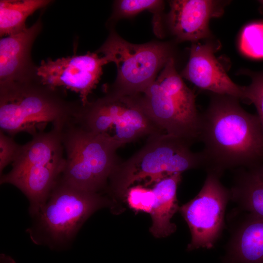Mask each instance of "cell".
<instances>
[{
	"label": "cell",
	"instance_id": "22",
	"mask_svg": "<svg viewBox=\"0 0 263 263\" xmlns=\"http://www.w3.org/2000/svg\"><path fill=\"white\" fill-rule=\"evenodd\" d=\"M125 197L131 209L150 213L155 199L152 189L141 185L133 186L128 189Z\"/></svg>",
	"mask_w": 263,
	"mask_h": 263
},
{
	"label": "cell",
	"instance_id": "16",
	"mask_svg": "<svg viewBox=\"0 0 263 263\" xmlns=\"http://www.w3.org/2000/svg\"><path fill=\"white\" fill-rule=\"evenodd\" d=\"M62 129L53 126L49 132L41 131L33 135L30 141L21 146L17 157L12 163L11 171L1 176L0 184H6L32 166L47 163L63 154Z\"/></svg>",
	"mask_w": 263,
	"mask_h": 263
},
{
	"label": "cell",
	"instance_id": "19",
	"mask_svg": "<svg viewBox=\"0 0 263 263\" xmlns=\"http://www.w3.org/2000/svg\"><path fill=\"white\" fill-rule=\"evenodd\" d=\"M53 2L51 0H0V38L26 29V21L28 17Z\"/></svg>",
	"mask_w": 263,
	"mask_h": 263
},
{
	"label": "cell",
	"instance_id": "6",
	"mask_svg": "<svg viewBox=\"0 0 263 263\" xmlns=\"http://www.w3.org/2000/svg\"><path fill=\"white\" fill-rule=\"evenodd\" d=\"M61 139L66 163L60 179L77 188L98 192L120 162L116 154L119 147L73 121L64 126Z\"/></svg>",
	"mask_w": 263,
	"mask_h": 263
},
{
	"label": "cell",
	"instance_id": "13",
	"mask_svg": "<svg viewBox=\"0 0 263 263\" xmlns=\"http://www.w3.org/2000/svg\"><path fill=\"white\" fill-rule=\"evenodd\" d=\"M222 2L211 0L170 1L168 21L172 33L180 41L198 40L209 37V22L223 12Z\"/></svg>",
	"mask_w": 263,
	"mask_h": 263
},
{
	"label": "cell",
	"instance_id": "9",
	"mask_svg": "<svg viewBox=\"0 0 263 263\" xmlns=\"http://www.w3.org/2000/svg\"><path fill=\"white\" fill-rule=\"evenodd\" d=\"M217 174L209 171L197 195L179 207L187 222L191 239L187 250L213 247L225 225L227 205L231 200L230 189L225 187Z\"/></svg>",
	"mask_w": 263,
	"mask_h": 263
},
{
	"label": "cell",
	"instance_id": "21",
	"mask_svg": "<svg viewBox=\"0 0 263 263\" xmlns=\"http://www.w3.org/2000/svg\"><path fill=\"white\" fill-rule=\"evenodd\" d=\"M240 48L246 56L254 59L263 58V21H257L246 25L243 29Z\"/></svg>",
	"mask_w": 263,
	"mask_h": 263
},
{
	"label": "cell",
	"instance_id": "4",
	"mask_svg": "<svg viewBox=\"0 0 263 263\" xmlns=\"http://www.w3.org/2000/svg\"><path fill=\"white\" fill-rule=\"evenodd\" d=\"M110 205L111 201L98 192L77 188L59 178L26 231L36 244L64 250L93 213Z\"/></svg>",
	"mask_w": 263,
	"mask_h": 263
},
{
	"label": "cell",
	"instance_id": "11",
	"mask_svg": "<svg viewBox=\"0 0 263 263\" xmlns=\"http://www.w3.org/2000/svg\"><path fill=\"white\" fill-rule=\"evenodd\" d=\"M41 12L30 27L0 39V86L24 82L38 76V66L31 56L33 44L41 33Z\"/></svg>",
	"mask_w": 263,
	"mask_h": 263
},
{
	"label": "cell",
	"instance_id": "12",
	"mask_svg": "<svg viewBox=\"0 0 263 263\" xmlns=\"http://www.w3.org/2000/svg\"><path fill=\"white\" fill-rule=\"evenodd\" d=\"M214 52L215 48L211 44L193 43L181 76L202 90L244 100V86L232 81L216 58Z\"/></svg>",
	"mask_w": 263,
	"mask_h": 263
},
{
	"label": "cell",
	"instance_id": "5",
	"mask_svg": "<svg viewBox=\"0 0 263 263\" xmlns=\"http://www.w3.org/2000/svg\"><path fill=\"white\" fill-rule=\"evenodd\" d=\"M132 96L165 133L192 144L199 140L201 114L195 96L178 74L173 57L144 93Z\"/></svg>",
	"mask_w": 263,
	"mask_h": 263
},
{
	"label": "cell",
	"instance_id": "17",
	"mask_svg": "<svg viewBox=\"0 0 263 263\" xmlns=\"http://www.w3.org/2000/svg\"><path fill=\"white\" fill-rule=\"evenodd\" d=\"M181 174L176 173L162 179L152 189L155 199L150 213L152 221L150 231L156 238L166 237L176 230V225L171 219L179 208L176 192Z\"/></svg>",
	"mask_w": 263,
	"mask_h": 263
},
{
	"label": "cell",
	"instance_id": "10",
	"mask_svg": "<svg viewBox=\"0 0 263 263\" xmlns=\"http://www.w3.org/2000/svg\"><path fill=\"white\" fill-rule=\"evenodd\" d=\"M108 63L105 56L88 52L83 55L42 60L37 74L44 85L78 93L84 106L89 102V95L100 80L103 66Z\"/></svg>",
	"mask_w": 263,
	"mask_h": 263
},
{
	"label": "cell",
	"instance_id": "24",
	"mask_svg": "<svg viewBox=\"0 0 263 263\" xmlns=\"http://www.w3.org/2000/svg\"><path fill=\"white\" fill-rule=\"evenodd\" d=\"M21 146L9 135L0 131V172L10 163H13L19 151Z\"/></svg>",
	"mask_w": 263,
	"mask_h": 263
},
{
	"label": "cell",
	"instance_id": "8",
	"mask_svg": "<svg viewBox=\"0 0 263 263\" xmlns=\"http://www.w3.org/2000/svg\"><path fill=\"white\" fill-rule=\"evenodd\" d=\"M101 53L117 70L113 88L108 93L122 96L142 94L155 80L158 71L170 58V50L164 43H130L112 32L96 52Z\"/></svg>",
	"mask_w": 263,
	"mask_h": 263
},
{
	"label": "cell",
	"instance_id": "2",
	"mask_svg": "<svg viewBox=\"0 0 263 263\" xmlns=\"http://www.w3.org/2000/svg\"><path fill=\"white\" fill-rule=\"evenodd\" d=\"M65 90L43 84L38 76L0 86V129L10 136L32 135L48 123L63 128L76 116L81 101L68 100Z\"/></svg>",
	"mask_w": 263,
	"mask_h": 263
},
{
	"label": "cell",
	"instance_id": "25",
	"mask_svg": "<svg viewBox=\"0 0 263 263\" xmlns=\"http://www.w3.org/2000/svg\"><path fill=\"white\" fill-rule=\"evenodd\" d=\"M0 263H16L15 261L10 256L4 254H0Z\"/></svg>",
	"mask_w": 263,
	"mask_h": 263
},
{
	"label": "cell",
	"instance_id": "3",
	"mask_svg": "<svg viewBox=\"0 0 263 263\" xmlns=\"http://www.w3.org/2000/svg\"><path fill=\"white\" fill-rule=\"evenodd\" d=\"M192 144L165 132L149 136L143 147L115 167L109 179L110 192L115 196L125 197L136 182L145 180L150 184L188 170L207 171L208 164L203 152L192 151Z\"/></svg>",
	"mask_w": 263,
	"mask_h": 263
},
{
	"label": "cell",
	"instance_id": "20",
	"mask_svg": "<svg viewBox=\"0 0 263 263\" xmlns=\"http://www.w3.org/2000/svg\"><path fill=\"white\" fill-rule=\"evenodd\" d=\"M164 2L159 0H121L115 1L113 18H128L144 11H149L154 15V28L158 35H161L160 14Z\"/></svg>",
	"mask_w": 263,
	"mask_h": 263
},
{
	"label": "cell",
	"instance_id": "26",
	"mask_svg": "<svg viewBox=\"0 0 263 263\" xmlns=\"http://www.w3.org/2000/svg\"><path fill=\"white\" fill-rule=\"evenodd\" d=\"M259 2L263 6V0H259Z\"/></svg>",
	"mask_w": 263,
	"mask_h": 263
},
{
	"label": "cell",
	"instance_id": "18",
	"mask_svg": "<svg viewBox=\"0 0 263 263\" xmlns=\"http://www.w3.org/2000/svg\"><path fill=\"white\" fill-rule=\"evenodd\" d=\"M230 191L241 210L263 217V164L236 169Z\"/></svg>",
	"mask_w": 263,
	"mask_h": 263
},
{
	"label": "cell",
	"instance_id": "1",
	"mask_svg": "<svg viewBox=\"0 0 263 263\" xmlns=\"http://www.w3.org/2000/svg\"><path fill=\"white\" fill-rule=\"evenodd\" d=\"M199 140L207 172L221 177L226 169L263 164V129L257 114L245 111L235 97L213 94L201 114Z\"/></svg>",
	"mask_w": 263,
	"mask_h": 263
},
{
	"label": "cell",
	"instance_id": "14",
	"mask_svg": "<svg viewBox=\"0 0 263 263\" xmlns=\"http://www.w3.org/2000/svg\"><path fill=\"white\" fill-rule=\"evenodd\" d=\"M65 163V158L61 154L50 162L27 169L6 183L16 187L26 196L32 217L47 201L63 172Z\"/></svg>",
	"mask_w": 263,
	"mask_h": 263
},
{
	"label": "cell",
	"instance_id": "7",
	"mask_svg": "<svg viewBox=\"0 0 263 263\" xmlns=\"http://www.w3.org/2000/svg\"><path fill=\"white\" fill-rule=\"evenodd\" d=\"M74 122L102 135L119 148L148 135L165 132L144 112L133 96L108 93L81 105Z\"/></svg>",
	"mask_w": 263,
	"mask_h": 263
},
{
	"label": "cell",
	"instance_id": "23",
	"mask_svg": "<svg viewBox=\"0 0 263 263\" xmlns=\"http://www.w3.org/2000/svg\"><path fill=\"white\" fill-rule=\"evenodd\" d=\"M248 73L251 82L248 86H244V100L254 104L263 129V71Z\"/></svg>",
	"mask_w": 263,
	"mask_h": 263
},
{
	"label": "cell",
	"instance_id": "15",
	"mask_svg": "<svg viewBox=\"0 0 263 263\" xmlns=\"http://www.w3.org/2000/svg\"><path fill=\"white\" fill-rule=\"evenodd\" d=\"M222 263H263V217L246 213L232 229Z\"/></svg>",
	"mask_w": 263,
	"mask_h": 263
}]
</instances>
